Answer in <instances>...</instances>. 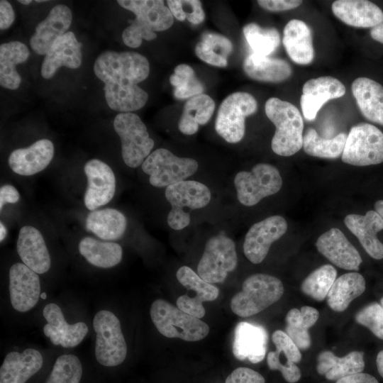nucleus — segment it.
<instances>
[{
	"instance_id": "nucleus-24",
	"label": "nucleus",
	"mask_w": 383,
	"mask_h": 383,
	"mask_svg": "<svg viewBox=\"0 0 383 383\" xmlns=\"http://www.w3.org/2000/svg\"><path fill=\"white\" fill-rule=\"evenodd\" d=\"M268 335L265 328L248 322H240L234 331L233 353L239 360L248 359L252 363L265 357Z\"/></svg>"
},
{
	"instance_id": "nucleus-33",
	"label": "nucleus",
	"mask_w": 383,
	"mask_h": 383,
	"mask_svg": "<svg viewBox=\"0 0 383 383\" xmlns=\"http://www.w3.org/2000/svg\"><path fill=\"white\" fill-rule=\"evenodd\" d=\"M126 227V216L116 209H96L91 211L86 218L87 229L103 240L120 239L124 235Z\"/></svg>"
},
{
	"instance_id": "nucleus-29",
	"label": "nucleus",
	"mask_w": 383,
	"mask_h": 383,
	"mask_svg": "<svg viewBox=\"0 0 383 383\" xmlns=\"http://www.w3.org/2000/svg\"><path fill=\"white\" fill-rule=\"evenodd\" d=\"M351 90L364 117L383 126V86L374 79L360 77L353 82Z\"/></svg>"
},
{
	"instance_id": "nucleus-18",
	"label": "nucleus",
	"mask_w": 383,
	"mask_h": 383,
	"mask_svg": "<svg viewBox=\"0 0 383 383\" xmlns=\"http://www.w3.org/2000/svg\"><path fill=\"white\" fill-rule=\"evenodd\" d=\"M72 21V13L68 6H55L48 16L36 26L30 38L31 49L38 55H45L53 43L68 32Z\"/></svg>"
},
{
	"instance_id": "nucleus-38",
	"label": "nucleus",
	"mask_w": 383,
	"mask_h": 383,
	"mask_svg": "<svg viewBox=\"0 0 383 383\" xmlns=\"http://www.w3.org/2000/svg\"><path fill=\"white\" fill-rule=\"evenodd\" d=\"M319 313L317 309L304 306L301 309H290L286 316L285 331L300 350H307L311 344L309 329L318 321Z\"/></svg>"
},
{
	"instance_id": "nucleus-5",
	"label": "nucleus",
	"mask_w": 383,
	"mask_h": 383,
	"mask_svg": "<svg viewBox=\"0 0 383 383\" xmlns=\"http://www.w3.org/2000/svg\"><path fill=\"white\" fill-rule=\"evenodd\" d=\"M96 333L94 355L97 362L104 367H116L124 362L128 347L121 324L111 311L103 309L93 318Z\"/></svg>"
},
{
	"instance_id": "nucleus-56",
	"label": "nucleus",
	"mask_w": 383,
	"mask_h": 383,
	"mask_svg": "<svg viewBox=\"0 0 383 383\" xmlns=\"http://www.w3.org/2000/svg\"><path fill=\"white\" fill-rule=\"evenodd\" d=\"M374 209L383 219V200H378L375 202Z\"/></svg>"
},
{
	"instance_id": "nucleus-2",
	"label": "nucleus",
	"mask_w": 383,
	"mask_h": 383,
	"mask_svg": "<svg viewBox=\"0 0 383 383\" xmlns=\"http://www.w3.org/2000/svg\"><path fill=\"white\" fill-rule=\"evenodd\" d=\"M265 111L276 128L271 142L273 152L288 157L300 150L304 121L299 110L287 101L272 97L265 102Z\"/></svg>"
},
{
	"instance_id": "nucleus-50",
	"label": "nucleus",
	"mask_w": 383,
	"mask_h": 383,
	"mask_svg": "<svg viewBox=\"0 0 383 383\" xmlns=\"http://www.w3.org/2000/svg\"><path fill=\"white\" fill-rule=\"evenodd\" d=\"M258 5L265 10L273 12L291 10L299 6L302 1L299 0H259Z\"/></svg>"
},
{
	"instance_id": "nucleus-51",
	"label": "nucleus",
	"mask_w": 383,
	"mask_h": 383,
	"mask_svg": "<svg viewBox=\"0 0 383 383\" xmlns=\"http://www.w3.org/2000/svg\"><path fill=\"white\" fill-rule=\"evenodd\" d=\"M15 19L14 11L11 4L6 0L0 1V29L6 30L11 27Z\"/></svg>"
},
{
	"instance_id": "nucleus-34",
	"label": "nucleus",
	"mask_w": 383,
	"mask_h": 383,
	"mask_svg": "<svg viewBox=\"0 0 383 383\" xmlns=\"http://www.w3.org/2000/svg\"><path fill=\"white\" fill-rule=\"evenodd\" d=\"M80 255L90 265L103 269L118 265L123 258L122 247L117 243L87 236L78 245Z\"/></svg>"
},
{
	"instance_id": "nucleus-59",
	"label": "nucleus",
	"mask_w": 383,
	"mask_h": 383,
	"mask_svg": "<svg viewBox=\"0 0 383 383\" xmlns=\"http://www.w3.org/2000/svg\"><path fill=\"white\" fill-rule=\"evenodd\" d=\"M35 1L36 3H43V2L47 1H44V0H40V1L38 0V1H37V0H35Z\"/></svg>"
},
{
	"instance_id": "nucleus-47",
	"label": "nucleus",
	"mask_w": 383,
	"mask_h": 383,
	"mask_svg": "<svg viewBox=\"0 0 383 383\" xmlns=\"http://www.w3.org/2000/svg\"><path fill=\"white\" fill-rule=\"evenodd\" d=\"M355 321L383 340V307L381 304L372 302L363 307L356 313Z\"/></svg>"
},
{
	"instance_id": "nucleus-15",
	"label": "nucleus",
	"mask_w": 383,
	"mask_h": 383,
	"mask_svg": "<svg viewBox=\"0 0 383 383\" xmlns=\"http://www.w3.org/2000/svg\"><path fill=\"white\" fill-rule=\"evenodd\" d=\"M84 172L87 180L84 203L92 211L111 201L116 192V177L111 167L99 159L88 160Z\"/></svg>"
},
{
	"instance_id": "nucleus-8",
	"label": "nucleus",
	"mask_w": 383,
	"mask_h": 383,
	"mask_svg": "<svg viewBox=\"0 0 383 383\" xmlns=\"http://www.w3.org/2000/svg\"><path fill=\"white\" fill-rule=\"evenodd\" d=\"M198 167L196 160L178 157L165 148L152 152L141 165L143 171L149 176L150 184L157 188L185 180L197 171Z\"/></svg>"
},
{
	"instance_id": "nucleus-40",
	"label": "nucleus",
	"mask_w": 383,
	"mask_h": 383,
	"mask_svg": "<svg viewBox=\"0 0 383 383\" xmlns=\"http://www.w3.org/2000/svg\"><path fill=\"white\" fill-rule=\"evenodd\" d=\"M347 135L340 133L336 136L325 139L312 128L306 129L303 136V148L309 155L326 159H335L342 155Z\"/></svg>"
},
{
	"instance_id": "nucleus-21",
	"label": "nucleus",
	"mask_w": 383,
	"mask_h": 383,
	"mask_svg": "<svg viewBox=\"0 0 383 383\" xmlns=\"http://www.w3.org/2000/svg\"><path fill=\"white\" fill-rule=\"evenodd\" d=\"M272 340L275 350L267 354V362L272 370H279L284 379L289 383L298 382L301 372L296 365L301 360L300 349L286 333L275 331L272 335Z\"/></svg>"
},
{
	"instance_id": "nucleus-53",
	"label": "nucleus",
	"mask_w": 383,
	"mask_h": 383,
	"mask_svg": "<svg viewBox=\"0 0 383 383\" xmlns=\"http://www.w3.org/2000/svg\"><path fill=\"white\" fill-rule=\"evenodd\" d=\"M335 383H379L375 377L367 373H358L342 378Z\"/></svg>"
},
{
	"instance_id": "nucleus-23",
	"label": "nucleus",
	"mask_w": 383,
	"mask_h": 383,
	"mask_svg": "<svg viewBox=\"0 0 383 383\" xmlns=\"http://www.w3.org/2000/svg\"><path fill=\"white\" fill-rule=\"evenodd\" d=\"M16 250L22 262L37 274L49 271L50 255L43 235L35 227L27 225L20 229Z\"/></svg>"
},
{
	"instance_id": "nucleus-4",
	"label": "nucleus",
	"mask_w": 383,
	"mask_h": 383,
	"mask_svg": "<svg viewBox=\"0 0 383 383\" xmlns=\"http://www.w3.org/2000/svg\"><path fill=\"white\" fill-rule=\"evenodd\" d=\"M283 293V284L277 277L254 274L245 279L242 290L232 297L231 309L238 316L249 317L279 301Z\"/></svg>"
},
{
	"instance_id": "nucleus-11",
	"label": "nucleus",
	"mask_w": 383,
	"mask_h": 383,
	"mask_svg": "<svg viewBox=\"0 0 383 383\" xmlns=\"http://www.w3.org/2000/svg\"><path fill=\"white\" fill-rule=\"evenodd\" d=\"M341 159L343 162L355 166L383 162V133L367 123L353 126L347 135Z\"/></svg>"
},
{
	"instance_id": "nucleus-52",
	"label": "nucleus",
	"mask_w": 383,
	"mask_h": 383,
	"mask_svg": "<svg viewBox=\"0 0 383 383\" xmlns=\"http://www.w3.org/2000/svg\"><path fill=\"white\" fill-rule=\"evenodd\" d=\"M20 199L18 191L11 184H5L0 188V211L6 204H16Z\"/></svg>"
},
{
	"instance_id": "nucleus-41",
	"label": "nucleus",
	"mask_w": 383,
	"mask_h": 383,
	"mask_svg": "<svg viewBox=\"0 0 383 383\" xmlns=\"http://www.w3.org/2000/svg\"><path fill=\"white\" fill-rule=\"evenodd\" d=\"M243 32L253 53L268 56L279 45L280 35L275 28H263L255 23H250L243 27Z\"/></svg>"
},
{
	"instance_id": "nucleus-44",
	"label": "nucleus",
	"mask_w": 383,
	"mask_h": 383,
	"mask_svg": "<svg viewBox=\"0 0 383 383\" xmlns=\"http://www.w3.org/2000/svg\"><path fill=\"white\" fill-rule=\"evenodd\" d=\"M170 82L174 87V96L177 99H189L203 94L204 90L193 68L187 64L178 65L174 68Z\"/></svg>"
},
{
	"instance_id": "nucleus-25",
	"label": "nucleus",
	"mask_w": 383,
	"mask_h": 383,
	"mask_svg": "<svg viewBox=\"0 0 383 383\" xmlns=\"http://www.w3.org/2000/svg\"><path fill=\"white\" fill-rule=\"evenodd\" d=\"M43 357L37 349L28 348L6 354L0 367V383H26L38 373Z\"/></svg>"
},
{
	"instance_id": "nucleus-39",
	"label": "nucleus",
	"mask_w": 383,
	"mask_h": 383,
	"mask_svg": "<svg viewBox=\"0 0 383 383\" xmlns=\"http://www.w3.org/2000/svg\"><path fill=\"white\" fill-rule=\"evenodd\" d=\"M233 50L231 41L226 36L212 32L203 33L195 47L196 55L212 66L225 67Z\"/></svg>"
},
{
	"instance_id": "nucleus-22",
	"label": "nucleus",
	"mask_w": 383,
	"mask_h": 383,
	"mask_svg": "<svg viewBox=\"0 0 383 383\" xmlns=\"http://www.w3.org/2000/svg\"><path fill=\"white\" fill-rule=\"evenodd\" d=\"M54 153L52 142L44 138L27 148L14 150L9 155L8 162L14 173L31 176L44 170L52 161Z\"/></svg>"
},
{
	"instance_id": "nucleus-12",
	"label": "nucleus",
	"mask_w": 383,
	"mask_h": 383,
	"mask_svg": "<svg viewBox=\"0 0 383 383\" xmlns=\"http://www.w3.org/2000/svg\"><path fill=\"white\" fill-rule=\"evenodd\" d=\"M238 264L234 241L224 235L210 238L197 266V274L210 284L222 283Z\"/></svg>"
},
{
	"instance_id": "nucleus-48",
	"label": "nucleus",
	"mask_w": 383,
	"mask_h": 383,
	"mask_svg": "<svg viewBox=\"0 0 383 383\" xmlns=\"http://www.w3.org/2000/svg\"><path fill=\"white\" fill-rule=\"evenodd\" d=\"M131 23L122 33V40L128 47L136 48L141 45L143 39L152 40L157 38L155 31L135 19Z\"/></svg>"
},
{
	"instance_id": "nucleus-10",
	"label": "nucleus",
	"mask_w": 383,
	"mask_h": 383,
	"mask_svg": "<svg viewBox=\"0 0 383 383\" xmlns=\"http://www.w3.org/2000/svg\"><path fill=\"white\" fill-rule=\"evenodd\" d=\"M239 202L252 206L262 199L277 193L282 186L278 169L268 163H258L250 172L240 171L234 177Z\"/></svg>"
},
{
	"instance_id": "nucleus-36",
	"label": "nucleus",
	"mask_w": 383,
	"mask_h": 383,
	"mask_svg": "<svg viewBox=\"0 0 383 383\" xmlns=\"http://www.w3.org/2000/svg\"><path fill=\"white\" fill-rule=\"evenodd\" d=\"M365 278L358 272H348L335 279L327 295L328 306L336 312L344 311L355 298L365 292Z\"/></svg>"
},
{
	"instance_id": "nucleus-37",
	"label": "nucleus",
	"mask_w": 383,
	"mask_h": 383,
	"mask_svg": "<svg viewBox=\"0 0 383 383\" xmlns=\"http://www.w3.org/2000/svg\"><path fill=\"white\" fill-rule=\"evenodd\" d=\"M214 109L215 102L207 94H201L187 99L178 123L179 131L188 135L196 133L199 125L209 121Z\"/></svg>"
},
{
	"instance_id": "nucleus-13",
	"label": "nucleus",
	"mask_w": 383,
	"mask_h": 383,
	"mask_svg": "<svg viewBox=\"0 0 383 383\" xmlns=\"http://www.w3.org/2000/svg\"><path fill=\"white\" fill-rule=\"evenodd\" d=\"M9 292L12 308L20 313L33 309L41 294L38 274L23 262L13 264L9 272Z\"/></svg>"
},
{
	"instance_id": "nucleus-32",
	"label": "nucleus",
	"mask_w": 383,
	"mask_h": 383,
	"mask_svg": "<svg viewBox=\"0 0 383 383\" xmlns=\"http://www.w3.org/2000/svg\"><path fill=\"white\" fill-rule=\"evenodd\" d=\"M243 70L252 79L279 83L287 80L292 74L290 65L284 60L252 53L243 62Z\"/></svg>"
},
{
	"instance_id": "nucleus-42",
	"label": "nucleus",
	"mask_w": 383,
	"mask_h": 383,
	"mask_svg": "<svg viewBox=\"0 0 383 383\" xmlns=\"http://www.w3.org/2000/svg\"><path fill=\"white\" fill-rule=\"evenodd\" d=\"M337 271L331 265H324L311 272L301 284V292L316 301L327 296L336 279Z\"/></svg>"
},
{
	"instance_id": "nucleus-6",
	"label": "nucleus",
	"mask_w": 383,
	"mask_h": 383,
	"mask_svg": "<svg viewBox=\"0 0 383 383\" xmlns=\"http://www.w3.org/2000/svg\"><path fill=\"white\" fill-rule=\"evenodd\" d=\"M113 128L121 140L123 162L131 168L139 167L155 145L146 126L136 113L126 112L116 116Z\"/></svg>"
},
{
	"instance_id": "nucleus-19",
	"label": "nucleus",
	"mask_w": 383,
	"mask_h": 383,
	"mask_svg": "<svg viewBox=\"0 0 383 383\" xmlns=\"http://www.w3.org/2000/svg\"><path fill=\"white\" fill-rule=\"evenodd\" d=\"M316 246L321 255L342 269L358 270L362 262L358 251L338 228H331L321 235Z\"/></svg>"
},
{
	"instance_id": "nucleus-55",
	"label": "nucleus",
	"mask_w": 383,
	"mask_h": 383,
	"mask_svg": "<svg viewBox=\"0 0 383 383\" xmlns=\"http://www.w3.org/2000/svg\"><path fill=\"white\" fill-rule=\"evenodd\" d=\"M376 364L379 374L383 377V350L377 354Z\"/></svg>"
},
{
	"instance_id": "nucleus-49",
	"label": "nucleus",
	"mask_w": 383,
	"mask_h": 383,
	"mask_svg": "<svg viewBox=\"0 0 383 383\" xmlns=\"http://www.w3.org/2000/svg\"><path fill=\"white\" fill-rule=\"evenodd\" d=\"M226 383H265V380L259 372L250 368L238 367L228 376Z\"/></svg>"
},
{
	"instance_id": "nucleus-35",
	"label": "nucleus",
	"mask_w": 383,
	"mask_h": 383,
	"mask_svg": "<svg viewBox=\"0 0 383 383\" xmlns=\"http://www.w3.org/2000/svg\"><path fill=\"white\" fill-rule=\"evenodd\" d=\"M30 55L28 48L19 41L4 43L0 45V85L15 90L21 82L16 65L26 62Z\"/></svg>"
},
{
	"instance_id": "nucleus-57",
	"label": "nucleus",
	"mask_w": 383,
	"mask_h": 383,
	"mask_svg": "<svg viewBox=\"0 0 383 383\" xmlns=\"http://www.w3.org/2000/svg\"><path fill=\"white\" fill-rule=\"evenodd\" d=\"M7 229L5 225L1 221L0 222V241L2 242L6 237Z\"/></svg>"
},
{
	"instance_id": "nucleus-27",
	"label": "nucleus",
	"mask_w": 383,
	"mask_h": 383,
	"mask_svg": "<svg viewBox=\"0 0 383 383\" xmlns=\"http://www.w3.org/2000/svg\"><path fill=\"white\" fill-rule=\"evenodd\" d=\"M333 14L348 26L372 28L383 21V11L367 0H337L333 2Z\"/></svg>"
},
{
	"instance_id": "nucleus-58",
	"label": "nucleus",
	"mask_w": 383,
	"mask_h": 383,
	"mask_svg": "<svg viewBox=\"0 0 383 383\" xmlns=\"http://www.w3.org/2000/svg\"><path fill=\"white\" fill-rule=\"evenodd\" d=\"M18 1L23 5H28L32 3L31 0H19Z\"/></svg>"
},
{
	"instance_id": "nucleus-20",
	"label": "nucleus",
	"mask_w": 383,
	"mask_h": 383,
	"mask_svg": "<svg viewBox=\"0 0 383 383\" xmlns=\"http://www.w3.org/2000/svg\"><path fill=\"white\" fill-rule=\"evenodd\" d=\"M82 43L72 31L58 38L45 55L40 70L42 77L45 79H51L62 66L79 68L82 62Z\"/></svg>"
},
{
	"instance_id": "nucleus-43",
	"label": "nucleus",
	"mask_w": 383,
	"mask_h": 383,
	"mask_svg": "<svg viewBox=\"0 0 383 383\" xmlns=\"http://www.w3.org/2000/svg\"><path fill=\"white\" fill-rule=\"evenodd\" d=\"M303 94L308 95L321 105L345 94L344 84L331 76H322L306 81L302 87Z\"/></svg>"
},
{
	"instance_id": "nucleus-1",
	"label": "nucleus",
	"mask_w": 383,
	"mask_h": 383,
	"mask_svg": "<svg viewBox=\"0 0 383 383\" xmlns=\"http://www.w3.org/2000/svg\"><path fill=\"white\" fill-rule=\"evenodd\" d=\"M93 69L104 84V96L109 108L126 113L145 105L148 94L138 86L150 72L145 56L136 52L106 50L97 57Z\"/></svg>"
},
{
	"instance_id": "nucleus-9",
	"label": "nucleus",
	"mask_w": 383,
	"mask_h": 383,
	"mask_svg": "<svg viewBox=\"0 0 383 383\" xmlns=\"http://www.w3.org/2000/svg\"><path fill=\"white\" fill-rule=\"evenodd\" d=\"M257 103L249 93L238 91L221 102L215 121L216 133L229 143L240 142L245 132V118L256 112Z\"/></svg>"
},
{
	"instance_id": "nucleus-17",
	"label": "nucleus",
	"mask_w": 383,
	"mask_h": 383,
	"mask_svg": "<svg viewBox=\"0 0 383 383\" xmlns=\"http://www.w3.org/2000/svg\"><path fill=\"white\" fill-rule=\"evenodd\" d=\"M179 282L188 291L194 292L192 299L178 297L177 306L183 311L201 318L204 316L206 311L203 303L212 301L217 299L219 290L212 284L208 283L199 277L192 269L187 266L179 267L176 273Z\"/></svg>"
},
{
	"instance_id": "nucleus-26",
	"label": "nucleus",
	"mask_w": 383,
	"mask_h": 383,
	"mask_svg": "<svg viewBox=\"0 0 383 383\" xmlns=\"http://www.w3.org/2000/svg\"><path fill=\"white\" fill-rule=\"evenodd\" d=\"M344 223L370 257L376 260L383 258V243L377 236L383 229V219L377 212L369 211L365 215L348 214Z\"/></svg>"
},
{
	"instance_id": "nucleus-3",
	"label": "nucleus",
	"mask_w": 383,
	"mask_h": 383,
	"mask_svg": "<svg viewBox=\"0 0 383 383\" xmlns=\"http://www.w3.org/2000/svg\"><path fill=\"white\" fill-rule=\"evenodd\" d=\"M150 315L158 332L169 338L199 341L209 333V326L204 321L162 299L152 303Z\"/></svg>"
},
{
	"instance_id": "nucleus-14",
	"label": "nucleus",
	"mask_w": 383,
	"mask_h": 383,
	"mask_svg": "<svg viewBox=\"0 0 383 383\" xmlns=\"http://www.w3.org/2000/svg\"><path fill=\"white\" fill-rule=\"evenodd\" d=\"M287 230V223L281 216H269L253 224L247 232L243 252L253 264L262 262L266 257L271 245L279 239Z\"/></svg>"
},
{
	"instance_id": "nucleus-28",
	"label": "nucleus",
	"mask_w": 383,
	"mask_h": 383,
	"mask_svg": "<svg viewBox=\"0 0 383 383\" xmlns=\"http://www.w3.org/2000/svg\"><path fill=\"white\" fill-rule=\"evenodd\" d=\"M282 43L288 56L295 63L306 65L313 61L312 33L304 21L290 20L284 28Z\"/></svg>"
},
{
	"instance_id": "nucleus-60",
	"label": "nucleus",
	"mask_w": 383,
	"mask_h": 383,
	"mask_svg": "<svg viewBox=\"0 0 383 383\" xmlns=\"http://www.w3.org/2000/svg\"><path fill=\"white\" fill-rule=\"evenodd\" d=\"M380 304H381V306L383 307V296H382V299H380Z\"/></svg>"
},
{
	"instance_id": "nucleus-54",
	"label": "nucleus",
	"mask_w": 383,
	"mask_h": 383,
	"mask_svg": "<svg viewBox=\"0 0 383 383\" xmlns=\"http://www.w3.org/2000/svg\"><path fill=\"white\" fill-rule=\"evenodd\" d=\"M370 35L373 40L383 44V21L371 28Z\"/></svg>"
},
{
	"instance_id": "nucleus-31",
	"label": "nucleus",
	"mask_w": 383,
	"mask_h": 383,
	"mask_svg": "<svg viewBox=\"0 0 383 383\" xmlns=\"http://www.w3.org/2000/svg\"><path fill=\"white\" fill-rule=\"evenodd\" d=\"M365 368L364 353L353 351L339 357L331 351L326 350L317 357L316 370L331 381H338L350 375L360 373Z\"/></svg>"
},
{
	"instance_id": "nucleus-30",
	"label": "nucleus",
	"mask_w": 383,
	"mask_h": 383,
	"mask_svg": "<svg viewBox=\"0 0 383 383\" xmlns=\"http://www.w3.org/2000/svg\"><path fill=\"white\" fill-rule=\"evenodd\" d=\"M123 9L133 12L135 20L153 31H163L174 23V17L162 0H118Z\"/></svg>"
},
{
	"instance_id": "nucleus-46",
	"label": "nucleus",
	"mask_w": 383,
	"mask_h": 383,
	"mask_svg": "<svg viewBox=\"0 0 383 383\" xmlns=\"http://www.w3.org/2000/svg\"><path fill=\"white\" fill-rule=\"evenodd\" d=\"M173 17L180 21L185 19L194 25L202 23L205 13L199 0H168L167 1Z\"/></svg>"
},
{
	"instance_id": "nucleus-7",
	"label": "nucleus",
	"mask_w": 383,
	"mask_h": 383,
	"mask_svg": "<svg viewBox=\"0 0 383 383\" xmlns=\"http://www.w3.org/2000/svg\"><path fill=\"white\" fill-rule=\"evenodd\" d=\"M165 196L172 208L167 222L173 230L179 231L190 223L191 217L184 211L205 207L210 201L211 194L206 185L194 180H184L170 185L165 189Z\"/></svg>"
},
{
	"instance_id": "nucleus-16",
	"label": "nucleus",
	"mask_w": 383,
	"mask_h": 383,
	"mask_svg": "<svg viewBox=\"0 0 383 383\" xmlns=\"http://www.w3.org/2000/svg\"><path fill=\"white\" fill-rule=\"evenodd\" d=\"M46 323L43 328L44 335L55 345L71 348L80 344L87 336L89 328L83 321L68 323L57 304H47L43 309Z\"/></svg>"
},
{
	"instance_id": "nucleus-45",
	"label": "nucleus",
	"mask_w": 383,
	"mask_h": 383,
	"mask_svg": "<svg viewBox=\"0 0 383 383\" xmlns=\"http://www.w3.org/2000/svg\"><path fill=\"white\" fill-rule=\"evenodd\" d=\"M82 365L79 357L73 354H63L55 361L45 383H80Z\"/></svg>"
}]
</instances>
